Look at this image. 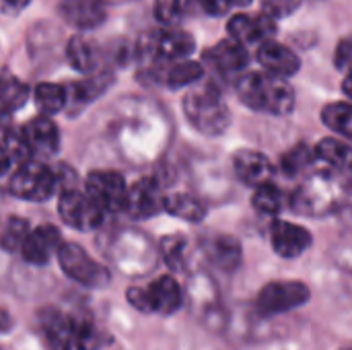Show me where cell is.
I'll list each match as a JSON object with an SVG mask.
<instances>
[{
	"label": "cell",
	"mask_w": 352,
	"mask_h": 350,
	"mask_svg": "<svg viewBox=\"0 0 352 350\" xmlns=\"http://www.w3.org/2000/svg\"><path fill=\"white\" fill-rule=\"evenodd\" d=\"M206 60L212 64L217 72H221L223 76H231L241 72L250 64V54L245 43L237 41L235 37H229L210 47L206 52Z\"/></svg>",
	"instance_id": "16"
},
{
	"label": "cell",
	"mask_w": 352,
	"mask_h": 350,
	"mask_svg": "<svg viewBox=\"0 0 352 350\" xmlns=\"http://www.w3.org/2000/svg\"><path fill=\"white\" fill-rule=\"evenodd\" d=\"M334 62H336V68L338 70H344V72L352 74V35L338 43Z\"/></svg>",
	"instance_id": "36"
},
{
	"label": "cell",
	"mask_w": 352,
	"mask_h": 350,
	"mask_svg": "<svg viewBox=\"0 0 352 350\" xmlns=\"http://www.w3.org/2000/svg\"><path fill=\"white\" fill-rule=\"evenodd\" d=\"M8 330H10V316H8L6 309H2V332L6 334Z\"/></svg>",
	"instance_id": "39"
},
{
	"label": "cell",
	"mask_w": 352,
	"mask_h": 350,
	"mask_svg": "<svg viewBox=\"0 0 352 350\" xmlns=\"http://www.w3.org/2000/svg\"><path fill=\"white\" fill-rule=\"evenodd\" d=\"M165 194L155 179H140L128 190L126 212L132 219H151L165 210Z\"/></svg>",
	"instance_id": "11"
},
{
	"label": "cell",
	"mask_w": 352,
	"mask_h": 350,
	"mask_svg": "<svg viewBox=\"0 0 352 350\" xmlns=\"http://www.w3.org/2000/svg\"><path fill=\"white\" fill-rule=\"evenodd\" d=\"M204 70L198 62H190V60H177L175 64H171L167 68V72H163V85L169 89H179V87H188L194 85L202 78Z\"/></svg>",
	"instance_id": "25"
},
{
	"label": "cell",
	"mask_w": 352,
	"mask_h": 350,
	"mask_svg": "<svg viewBox=\"0 0 352 350\" xmlns=\"http://www.w3.org/2000/svg\"><path fill=\"white\" fill-rule=\"evenodd\" d=\"M208 14H227L233 8L248 6L252 0H198Z\"/></svg>",
	"instance_id": "35"
},
{
	"label": "cell",
	"mask_w": 352,
	"mask_h": 350,
	"mask_svg": "<svg viewBox=\"0 0 352 350\" xmlns=\"http://www.w3.org/2000/svg\"><path fill=\"white\" fill-rule=\"evenodd\" d=\"M237 95L248 107L272 116H287L295 107V93L291 85L272 72L243 74L237 80Z\"/></svg>",
	"instance_id": "2"
},
{
	"label": "cell",
	"mask_w": 352,
	"mask_h": 350,
	"mask_svg": "<svg viewBox=\"0 0 352 350\" xmlns=\"http://www.w3.org/2000/svg\"><path fill=\"white\" fill-rule=\"evenodd\" d=\"M316 165V153L314 149H309L307 144H299V146H293L287 155H283L280 159V171L287 175V177H297L301 175L305 169L314 167Z\"/></svg>",
	"instance_id": "29"
},
{
	"label": "cell",
	"mask_w": 352,
	"mask_h": 350,
	"mask_svg": "<svg viewBox=\"0 0 352 350\" xmlns=\"http://www.w3.org/2000/svg\"><path fill=\"white\" fill-rule=\"evenodd\" d=\"M29 155H31V149L25 140L23 130L4 126V130H2V173H8V169L12 165L19 167L25 161H29Z\"/></svg>",
	"instance_id": "22"
},
{
	"label": "cell",
	"mask_w": 352,
	"mask_h": 350,
	"mask_svg": "<svg viewBox=\"0 0 352 350\" xmlns=\"http://www.w3.org/2000/svg\"><path fill=\"white\" fill-rule=\"evenodd\" d=\"M58 264L64 270V274L72 281H76L82 287L89 289H103L109 285L111 274L109 270L95 262L80 245L76 243H62V248L58 250Z\"/></svg>",
	"instance_id": "6"
},
{
	"label": "cell",
	"mask_w": 352,
	"mask_h": 350,
	"mask_svg": "<svg viewBox=\"0 0 352 350\" xmlns=\"http://www.w3.org/2000/svg\"><path fill=\"white\" fill-rule=\"evenodd\" d=\"M254 208L260 212V215H278L283 210V194L278 188H274L270 182L264 184V186H258L256 194H254Z\"/></svg>",
	"instance_id": "32"
},
{
	"label": "cell",
	"mask_w": 352,
	"mask_h": 350,
	"mask_svg": "<svg viewBox=\"0 0 352 350\" xmlns=\"http://www.w3.org/2000/svg\"><path fill=\"white\" fill-rule=\"evenodd\" d=\"M29 2L31 0H2V12L4 14H16L23 8H27Z\"/></svg>",
	"instance_id": "38"
},
{
	"label": "cell",
	"mask_w": 352,
	"mask_h": 350,
	"mask_svg": "<svg viewBox=\"0 0 352 350\" xmlns=\"http://www.w3.org/2000/svg\"><path fill=\"white\" fill-rule=\"evenodd\" d=\"M62 19L76 29H95L105 21V10L97 0H60Z\"/></svg>",
	"instance_id": "20"
},
{
	"label": "cell",
	"mask_w": 352,
	"mask_h": 350,
	"mask_svg": "<svg viewBox=\"0 0 352 350\" xmlns=\"http://www.w3.org/2000/svg\"><path fill=\"white\" fill-rule=\"evenodd\" d=\"M322 122L336 134L352 140V105L351 103H330L322 111Z\"/></svg>",
	"instance_id": "27"
},
{
	"label": "cell",
	"mask_w": 352,
	"mask_h": 350,
	"mask_svg": "<svg viewBox=\"0 0 352 350\" xmlns=\"http://www.w3.org/2000/svg\"><path fill=\"white\" fill-rule=\"evenodd\" d=\"M58 188V173L37 161H25L10 177L8 192L16 198L43 202Z\"/></svg>",
	"instance_id": "7"
},
{
	"label": "cell",
	"mask_w": 352,
	"mask_h": 350,
	"mask_svg": "<svg viewBox=\"0 0 352 350\" xmlns=\"http://www.w3.org/2000/svg\"><path fill=\"white\" fill-rule=\"evenodd\" d=\"M258 62L268 72L278 74L283 78L297 74V70L301 66L299 56L291 47H287V45H283L278 41H272V39H268V41H264L260 45V50H258Z\"/></svg>",
	"instance_id": "18"
},
{
	"label": "cell",
	"mask_w": 352,
	"mask_h": 350,
	"mask_svg": "<svg viewBox=\"0 0 352 350\" xmlns=\"http://www.w3.org/2000/svg\"><path fill=\"white\" fill-rule=\"evenodd\" d=\"M66 58L68 64L78 70V72H93L97 66V47L91 39L82 37V35H74L68 41L66 47Z\"/></svg>",
	"instance_id": "23"
},
{
	"label": "cell",
	"mask_w": 352,
	"mask_h": 350,
	"mask_svg": "<svg viewBox=\"0 0 352 350\" xmlns=\"http://www.w3.org/2000/svg\"><path fill=\"white\" fill-rule=\"evenodd\" d=\"M23 134H25V140L33 155L50 157V155H56L60 149L58 126L47 116H39V118H33L31 122H27L23 126Z\"/></svg>",
	"instance_id": "17"
},
{
	"label": "cell",
	"mask_w": 352,
	"mask_h": 350,
	"mask_svg": "<svg viewBox=\"0 0 352 350\" xmlns=\"http://www.w3.org/2000/svg\"><path fill=\"white\" fill-rule=\"evenodd\" d=\"M85 190L105 212L126 210L128 188L120 173L116 171H93L85 179Z\"/></svg>",
	"instance_id": "10"
},
{
	"label": "cell",
	"mask_w": 352,
	"mask_h": 350,
	"mask_svg": "<svg viewBox=\"0 0 352 350\" xmlns=\"http://www.w3.org/2000/svg\"><path fill=\"white\" fill-rule=\"evenodd\" d=\"M299 6V0H264V8L272 17H285Z\"/></svg>",
	"instance_id": "37"
},
{
	"label": "cell",
	"mask_w": 352,
	"mask_h": 350,
	"mask_svg": "<svg viewBox=\"0 0 352 350\" xmlns=\"http://www.w3.org/2000/svg\"><path fill=\"white\" fill-rule=\"evenodd\" d=\"M37 330L50 350H101L111 344L109 334L89 314H64L43 307L35 316Z\"/></svg>",
	"instance_id": "1"
},
{
	"label": "cell",
	"mask_w": 352,
	"mask_h": 350,
	"mask_svg": "<svg viewBox=\"0 0 352 350\" xmlns=\"http://www.w3.org/2000/svg\"><path fill=\"white\" fill-rule=\"evenodd\" d=\"M184 111L190 124L206 136H219L231 124L229 107L221 91L210 83L196 85L186 93Z\"/></svg>",
	"instance_id": "3"
},
{
	"label": "cell",
	"mask_w": 352,
	"mask_h": 350,
	"mask_svg": "<svg viewBox=\"0 0 352 350\" xmlns=\"http://www.w3.org/2000/svg\"><path fill=\"white\" fill-rule=\"evenodd\" d=\"M233 167L237 177L248 186H264L272 179V163L258 151H237L233 157Z\"/></svg>",
	"instance_id": "19"
},
{
	"label": "cell",
	"mask_w": 352,
	"mask_h": 350,
	"mask_svg": "<svg viewBox=\"0 0 352 350\" xmlns=\"http://www.w3.org/2000/svg\"><path fill=\"white\" fill-rule=\"evenodd\" d=\"M316 165H322L328 173L352 171V149L338 138H324L314 149Z\"/></svg>",
	"instance_id": "21"
},
{
	"label": "cell",
	"mask_w": 352,
	"mask_h": 350,
	"mask_svg": "<svg viewBox=\"0 0 352 350\" xmlns=\"http://www.w3.org/2000/svg\"><path fill=\"white\" fill-rule=\"evenodd\" d=\"M202 252L206 260L223 272H233L241 264V243L225 233H214L204 237Z\"/></svg>",
	"instance_id": "15"
},
{
	"label": "cell",
	"mask_w": 352,
	"mask_h": 350,
	"mask_svg": "<svg viewBox=\"0 0 352 350\" xmlns=\"http://www.w3.org/2000/svg\"><path fill=\"white\" fill-rule=\"evenodd\" d=\"M27 97H29L27 85L21 83L16 76H12L8 70H4V78H2V113H4V118H8L12 111L23 107Z\"/></svg>",
	"instance_id": "28"
},
{
	"label": "cell",
	"mask_w": 352,
	"mask_h": 350,
	"mask_svg": "<svg viewBox=\"0 0 352 350\" xmlns=\"http://www.w3.org/2000/svg\"><path fill=\"white\" fill-rule=\"evenodd\" d=\"M165 212L190 223H200L206 217V206L192 194H171L165 198Z\"/></svg>",
	"instance_id": "24"
},
{
	"label": "cell",
	"mask_w": 352,
	"mask_h": 350,
	"mask_svg": "<svg viewBox=\"0 0 352 350\" xmlns=\"http://www.w3.org/2000/svg\"><path fill=\"white\" fill-rule=\"evenodd\" d=\"M58 212L62 221L76 231H95L101 227L105 210L89 196V192L64 190L58 202Z\"/></svg>",
	"instance_id": "9"
},
{
	"label": "cell",
	"mask_w": 352,
	"mask_h": 350,
	"mask_svg": "<svg viewBox=\"0 0 352 350\" xmlns=\"http://www.w3.org/2000/svg\"><path fill=\"white\" fill-rule=\"evenodd\" d=\"M311 291L301 281H272L264 285L254 301V309L260 318L270 320L309 303Z\"/></svg>",
	"instance_id": "5"
},
{
	"label": "cell",
	"mask_w": 352,
	"mask_h": 350,
	"mask_svg": "<svg viewBox=\"0 0 352 350\" xmlns=\"http://www.w3.org/2000/svg\"><path fill=\"white\" fill-rule=\"evenodd\" d=\"M270 241L280 258L295 260L311 248L314 237L305 227L293 225L289 221H274L270 227Z\"/></svg>",
	"instance_id": "12"
},
{
	"label": "cell",
	"mask_w": 352,
	"mask_h": 350,
	"mask_svg": "<svg viewBox=\"0 0 352 350\" xmlns=\"http://www.w3.org/2000/svg\"><path fill=\"white\" fill-rule=\"evenodd\" d=\"M196 47L194 37L188 31L165 27L157 29L148 35H144L140 43L142 56H146L153 62H177L188 58Z\"/></svg>",
	"instance_id": "8"
},
{
	"label": "cell",
	"mask_w": 352,
	"mask_h": 350,
	"mask_svg": "<svg viewBox=\"0 0 352 350\" xmlns=\"http://www.w3.org/2000/svg\"><path fill=\"white\" fill-rule=\"evenodd\" d=\"M340 350H352V347H344V349H340Z\"/></svg>",
	"instance_id": "41"
},
{
	"label": "cell",
	"mask_w": 352,
	"mask_h": 350,
	"mask_svg": "<svg viewBox=\"0 0 352 350\" xmlns=\"http://www.w3.org/2000/svg\"><path fill=\"white\" fill-rule=\"evenodd\" d=\"M190 0H155V17L165 27H175L188 12Z\"/></svg>",
	"instance_id": "34"
},
{
	"label": "cell",
	"mask_w": 352,
	"mask_h": 350,
	"mask_svg": "<svg viewBox=\"0 0 352 350\" xmlns=\"http://www.w3.org/2000/svg\"><path fill=\"white\" fill-rule=\"evenodd\" d=\"M161 256L165 264L179 272L186 268V239L182 235H169L161 239Z\"/></svg>",
	"instance_id": "33"
},
{
	"label": "cell",
	"mask_w": 352,
	"mask_h": 350,
	"mask_svg": "<svg viewBox=\"0 0 352 350\" xmlns=\"http://www.w3.org/2000/svg\"><path fill=\"white\" fill-rule=\"evenodd\" d=\"M342 91L346 93V97H351L352 99V74H349V76L344 78V83H342Z\"/></svg>",
	"instance_id": "40"
},
{
	"label": "cell",
	"mask_w": 352,
	"mask_h": 350,
	"mask_svg": "<svg viewBox=\"0 0 352 350\" xmlns=\"http://www.w3.org/2000/svg\"><path fill=\"white\" fill-rule=\"evenodd\" d=\"M33 97H35L37 109L43 116H52V113H58L66 105L68 91L64 87H60V85H54V83H41V85L35 87Z\"/></svg>",
	"instance_id": "26"
},
{
	"label": "cell",
	"mask_w": 352,
	"mask_h": 350,
	"mask_svg": "<svg viewBox=\"0 0 352 350\" xmlns=\"http://www.w3.org/2000/svg\"><path fill=\"white\" fill-rule=\"evenodd\" d=\"M31 233L29 229V223L21 217H10L6 223H4V229H2V248L4 252L12 254V252H21L27 235Z\"/></svg>",
	"instance_id": "30"
},
{
	"label": "cell",
	"mask_w": 352,
	"mask_h": 350,
	"mask_svg": "<svg viewBox=\"0 0 352 350\" xmlns=\"http://www.w3.org/2000/svg\"><path fill=\"white\" fill-rule=\"evenodd\" d=\"M229 35L235 37L237 41L250 45V43H264L268 39H272V35L276 33V23L272 19V14L268 12H260V14H235L229 23H227Z\"/></svg>",
	"instance_id": "14"
},
{
	"label": "cell",
	"mask_w": 352,
	"mask_h": 350,
	"mask_svg": "<svg viewBox=\"0 0 352 350\" xmlns=\"http://www.w3.org/2000/svg\"><path fill=\"white\" fill-rule=\"evenodd\" d=\"M60 248H62L60 231L54 225H39L27 235L21 248V256L27 264L45 266L54 256H58Z\"/></svg>",
	"instance_id": "13"
},
{
	"label": "cell",
	"mask_w": 352,
	"mask_h": 350,
	"mask_svg": "<svg viewBox=\"0 0 352 350\" xmlns=\"http://www.w3.org/2000/svg\"><path fill=\"white\" fill-rule=\"evenodd\" d=\"M126 299L140 314L173 316L184 303V291L173 276L165 274L144 287H130L126 291Z\"/></svg>",
	"instance_id": "4"
},
{
	"label": "cell",
	"mask_w": 352,
	"mask_h": 350,
	"mask_svg": "<svg viewBox=\"0 0 352 350\" xmlns=\"http://www.w3.org/2000/svg\"><path fill=\"white\" fill-rule=\"evenodd\" d=\"M111 80H113V74H109V72H101V74H95V76H91V78H87V80H82V83H76L74 87H72V95H74V99L78 101V103H89V101H93L95 97H99L109 85H111Z\"/></svg>",
	"instance_id": "31"
}]
</instances>
